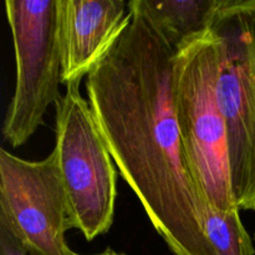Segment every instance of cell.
Instances as JSON below:
<instances>
[{
  "mask_svg": "<svg viewBox=\"0 0 255 255\" xmlns=\"http://www.w3.org/2000/svg\"><path fill=\"white\" fill-rule=\"evenodd\" d=\"M5 14L14 44L15 90L2 125L12 147L26 143L61 99L62 41L60 0H6Z\"/></svg>",
  "mask_w": 255,
  "mask_h": 255,
  "instance_id": "5b68a950",
  "label": "cell"
},
{
  "mask_svg": "<svg viewBox=\"0 0 255 255\" xmlns=\"http://www.w3.org/2000/svg\"><path fill=\"white\" fill-rule=\"evenodd\" d=\"M0 221L29 255H81L66 243L69 209L54 151L27 161L0 149Z\"/></svg>",
  "mask_w": 255,
  "mask_h": 255,
  "instance_id": "8992f818",
  "label": "cell"
},
{
  "mask_svg": "<svg viewBox=\"0 0 255 255\" xmlns=\"http://www.w3.org/2000/svg\"><path fill=\"white\" fill-rule=\"evenodd\" d=\"M209 27L221 42L218 97L232 188L241 211H255V0H221Z\"/></svg>",
  "mask_w": 255,
  "mask_h": 255,
  "instance_id": "277c9868",
  "label": "cell"
},
{
  "mask_svg": "<svg viewBox=\"0 0 255 255\" xmlns=\"http://www.w3.org/2000/svg\"><path fill=\"white\" fill-rule=\"evenodd\" d=\"M169 44L178 50L209 27L221 0H141Z\"/></svg>",
  "mask_w": 255,
  "mask_h": 255,
  "instance_id": "ba28073f",
  "label": "cell"
},
{
  "mask_svg": "<svg viewBox=\"0 0 255 255\" xmlns=\"http://www.w3.org/2000/svg\"><path fill=\"white\" fill-rule=\"evenodd\" d=\"M206 234L217 255H255L251 236L241 218V211H219L208 206Z\"/></svg>",
  "mask_w": 255,
  "mask_h": 255,
  "instance_id": "9c48e42d",
  "label": "cell"
},
{
  "mask_svg": "<svg viewBox=\"0 0 255 255\" xmlns=\"http://www.w3.org/2000/svg\"><path fill=\"white\" fill-rule=\"evenodd\" d=\"M0 255H29L16 234L0 221Z\"/></svg>",
  "mask_w": 255,
  "mask_h": 255,
  "instance_id": "30bf717a",
  "label": "cell"
},
{
  "mask_svg": "<svg viewBox=\"0 0 255 255\" xmlns=\"http://www.w3.org/2000/svg\"><path fill=\"white\" fill-rule=\"evenodd\" d=\"M61 1L62 84L81 82L102 59L128 21L122 0Z\"/></svg>",
  "mask_w": 255,
  "mask_h": 255,
  "instance_id": "52a82bcc",
  "label": "cell"
},
{
  "mask_svg": "<svg viewBox=\"0 0 255 255\" xmlns=\"http://www.w3.org/2000/svg\"><path fill=\"white\" fill-rule=\"evenodd\" d=\"M219 67L221 42L208 27L176 51L172 96L184 151L207 206L237 211L228 132L218 97Z\"/></svg>",
  "mask_w": 255,
  "mask_h": 255,
  "instance_id": "7a4b0ae2",
  "label": "cell"
},
{
  "mask_svg": "<svg viewBox=\"0 0 255 255\" xmlns=\"http://www.w3.org/2000/svg\"><path fill=\"white\" fill-rule=\"evenodd\" d=\"M172 46L141 0L86 76L87 102L122 178L174 255H217L207 206L192 174L172 96Z\"/></svg>",
  "mask_w": 255,
  "mask_h": 255,
  "instance_id": "6da1fadb",
  "label": "cell"
},
{
  "mask_svg": "<svg viewBox=\"0 0 255 255\" xmlns=\"http://www.w3.org/2000/svg\"><path fill=\"white\" fill-rule=\"evenodd\" d=\"M55 147L70 228L91 242L111 229L117 198L116 164L99 131L80 82L66 85L55 105Z\"/></svg>",
  "mask_w": 255,
  "mask_h": 255,
  "instance_id": "3957f363",
  "label": "cell"
},
{
  "mask_svg": "<svg viewBox=\"0 0 255 255\" xmlns=\"http://www.w3.org/2000/svg\"><path fill=\"white\" fill-rule=\"evenodd\" d=\"M95 255H125V254H120V253H116V252H114L112 249H106V251L104 252V253H100V254H95Z\"/></svg>",
  "mask_w": 255,
  "mask_h": 255,
  "instance_id": "8fae6325",
  "label": "cell"
}]
</instances>
